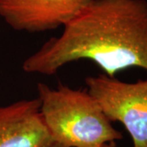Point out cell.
Returning a JSON list of instances; mask_svg holds the SVG:
<instances>
[{"mask_svg":"<svg viewBox=\"0 0 147 147\" xmlns=\"http://www.w3.org/2000/svg\"><path fill=\"white\" fill-rule=\"evenodd\" d=\"M85 83L107 119L124 126L133 147H147V79L127 83L100 74Z\"/></svg>","mask_w":147,"mask_h":147,"instance_id":"cell-3","label":"cell"},{"mask_svg":"<svg viewBox=\"0 0 147 147\" xmlns=\"http://www.w3.org/2000/svg\"><path fill=\"white\" fill-rule=\"evenodd\" d=\"M92 0H0V16L17 31L42 33L65 26Z\"/></svg>","mask_w":147,"mask_h":147,"instance_id":"cell-4","label":"cell"},{"mask_svg":"<svg viewBox=\"0 0 147 147\" xmlns=\"http://www.w3.org/2000/svg\"><path fill=\"white\" fill-rule=\"evenodd\" d=\"M50 147H65L62 146V145H61V144H59V143H57V142H54L53 145L51 146Z\"/></svg>","mask_w":147,"mask_h":147,"instance_id":"cell-6","label":"cell"},{"mask_svg":"<svg viewBox=\"0 0 147 147\" xmlns=\"http://www.w3.org/2000/svg\"><path fill=\"white\" fill-rule=\"evenodd\" d=\"M39 111L54 142L65 147H99L123 138L88 91L60 84H37Z\"/></svg>","mask_w":147,"mask_h":147,"instance_id":"cell-2","label":"cell"},{"mask_svg":"<svg viewBox=\"0 0 147 147\" xmlns=\"http://www.w3.org/2000/svg\"><path fill=\"white\" fill-rule=\"evenodd\" d=\"M63 27L23 61L26 73L53 75L80 60L111 78L131 67L147 73L146 0H92Z\"/></svg>","mask_w":147,"mask_h":147,"instance_id":"cell-1","label":"cell"},{"mask_svg":"<svg viewBox=\"0 0 147 147\" xmlns=\"http://www.w3.org/2000/svg\"><path fill=\"white\" fill-rule=\"evenodd\" d=\"M53 143L38 98L0 106V147H50Z\"/></svg>","mask_w":147,"mask_h":147,"instance_id":"cell-5","label":"cell"},{"mask_svg":"<svg viewBox=\"0 0 147 147\" xmlns=\"http://www.w3.org/2000/svg\"><path fill=\"white\" fill-rule=\"evenodd\" d=\"M99 147H117L115 146H114V145H111L110 143H106V144H104V145H102V146H100Z\"/></svg>","mask_w":147,"mask_h":147,"instance_id":"cell-7","label":"cell"}]
</instances>
